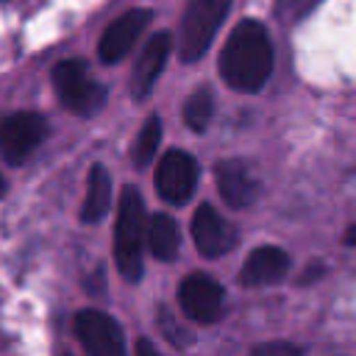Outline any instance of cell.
Wrapping results in <instances>:
<instances>
[{
    "mask_svg": "<svg viewBox=\"0 0 356 356\" xmlns=\"http://www.w3.org/2000/svg\"><path fill=\"white\" fill-rule=\"evenodd\" d=\"M273 72V42L259 19H242L220 53V75L236 92H259Z\"/></svg>",
    "mask_w": 356,
    "mask_h": 356,
    "instance_id": "1",
    "label": "cell"
},
{
    "mask_svg": "<svg viewBox=\"0 0 356 356\" xmlns=\"http://www.w3.org/2000/svg\"><path fill=\"white\" fill-rule=\"evenodd\" d=\"M147 242L145 203L136 186H122L117 225H114V261L125 281L142 278V248Z\"/></svg>",
    "mask_w": 356,
    "mask_h": 356,
    "instance_id": "2",
    "label": "cell"
},
{
    "mask_svg": "<svg viewBox=\"0 0 356 356\" xmlns=\"http://www.w3.org/2000/svg\"><path fill=\"white\" fill-rule=\"evenodd\" d=\"M228 8H231V0H192L189 3V8L184 11L181 36H178V53L184 61H197L200 56H206Z\"/></svg>",
    "mask_w": 356,
    "mask_h": 356,
    "instance_id": "3",
    "label": "cell"
},
{
    "mask_svg": "<svg viewBox=\"0 0 356 356\" xmlns=\"http://www.w3.org/2000/svg\"><path fill=\"white\" fill-rule=\"evenodd\" d=\"M53 89L58 100L75 114H95L106 103V89L92 81L86 61L81 58H64L53 67Z\"/></svg>",
    "mask_w": 356,
    "mask_h": 356,
    "instance_id": "4",
    "label": "cell"
},
{
    "mask_svg": "<svg viewBox=\"0 0 356 356\" xmlns=\"http://www.w3.org/2000/svg\"><path fill=\"white\" fill-rule=\"evenodd\" d=\"M75 337L86 356H128L122 325L100 309H81L75 314Z\"/></svg>",
    "mask_w": 356,
    "mask_h": 356,
    "instance_id": "5",
    "label": "cell"
},
{
    "mask_svg": "<svg viewBox=\"0 0 356 356\" xmlns=\"http://www.w3.org/2000/svg\"><path fill=\"white\" fill-rule=\"evenodd\" d=\"M178 306L192 323H200V325L217 323L225 309V289L211 275L192 273L178 286Z\"/></svg>",
    "mask_w": 356,
    "mask_h": 356,
    "instance_id": "6",
    "label": "cell"
},
{
    "mask_svg": "<svg viewBox=\"0 0 356 356\" xmlns=\"http://www.w3.org/2000/svg\"><path fill=\"white\" fill-rule=\"evenodd\" d=\"M47 136L44 117L33 111H17L0 120V156L8 164H22Z\"/></svg>",
    "mask_w": 356,
    "mask_h": 356,
    "instance_id": "7",
    "label": "cell"
},
{
    "mask_svg": "<svg viewBox=\"0 0 356 356\" xmlns=\"http://www.w3.org/2000/svg\"><path fill=\"white\" fill-rule=\"evenodd\" d=\"M197 175L200 170L195 156H189L186 150H167L156 170V189L161 200L172 206H184L197 189Z\"/></svg>",
    "mask_w": 356,
    "mask_h": 356,
    "instance_id": "8",
    "label": "cell"
},
{
    "mask_svg": "<svg viewBox=\"0 0 356 356\" xmlns=\"http://www.w3.org/2000/svg\"><path fill=\"white\" fill-rule=\"evenodd\" d=\"M192 239L200 256L220 259L236 245V231L214 206L200 203L192 217Z\"/></svg>",
    "mask_w": 356,
    "mask_h": 356,
    "instance_id": "9",
    "label": "cell"
},
{
    "mask_svg": "<svg viewBox=\"0 0 356 356\" xmlns=\"http://www.w3.org/2000/svg\"><path fill=\"white\" fill-rule=\"evenodd\" d=\"M153 19V11L150 8H131L125 11L122 17H117L100 36V44H97V53H100V61L103 64H117L122 61L131 47L136 44V39L142 36V31L147 28V22Z\"/></svg>",
    "mask_w": 356,
    "mask_h": 356,
    "instance_id": "10",
    "label": "cell"
},
{
    "mask_svg": "<svg viewBox=\"0 0 356 356\" xmlns=\"http://www.w3.org/2000/svg\"><path fill=\"white\" fill-rule=\"evenodd\" d=\"M170 44H172V36L167 31H159L142 47V53L136 58V67H134V75H131V92H134L136 100H145L150 95V89L156 86V81H159V75L167 64Z\"/></svg>",
    "mask_w": 356,
    "mask_h": 356,
    "instance_id": "11",
    "label": "cell"
},
{
    "mask_svg": "<svg viewBox=\"0 0 356 356\" xmlns=\"http://www.w3.org/2000/svg\"><path fill=\"white\" fill-rule=\"evenodd\" d=\"M289 273V253L281 250L278 245H261L248 253L239 281L245 286H270L278 284Z\"/></svg>",
    "mask_w": 356,
    "mask_h": 356,
    "instance_id": "12",
    "label": "cell"
},
{
    "mask_svg": "<svg viewBox=\"0 0 356 356\" xmlns=\"http://www.w3.org/2000/svg\"><path fill=\"white\" fill-rule=\"evenodd\" d=\"M214 178H217V192L222 195V200L234 209H245L256 200L259 195V184L256 178L250 175V170L236 161V159H228V161H220L214 167Z\"/></svg>",
    "mask_w": 356,
    "mask_h": 356,
    "instance_id": "13",
    "label": "cell"
},
{
    "mask_svg": "<svg viewBox=\"0 0 356 356\" xmlns=\"http://www.w3.org/2000/svg\"><path fill=\"white\" fill-rule=\"evenodd\" d=\"M111 209V175L103 164H92L89 186L81 206V222H100Z\"/></svg>",
    "mask_w": 356,
    "mask_h": 356,
    "instance_id": "14",
    "label": "cell"
},
{
    "mask_svg": "<svg viewBox=\"0 0 356 356\" xmlns=\"http://www.w3.org/2000/svg\"><path fill=\"white\" fill-rule=\"evenodd\" d=\"M147 248L159 261H172L181 250L178 222L170 214H156L147 222Z\"/></svg>",
    "mask_w": 356,
    "mask_h": 356,
    "instance_id": "15",
    "label": "cell"
},
{
    "mask_svg": "<svg viewBox=\"0 0 356 356\" xmlns=\"http://www.w3.org/2000/svg\"><path fill=\"white\" fill-rule=\"evenodd\" d=\"M211 114H214V97L211 92L203 86V89H195L186 103H184V122L195 131V134H203L211 122Z\"/></svg>",
    "mask_w": 356,
    "mask_h": 356,
    "instance_id": "16",
    "label": "cell"
},
{
    "mask_svg": "<svg viewBox=\"0 0 356 356\" xmlns=\"http://www.w3.org/2000/svg\"><path fill=\"white\" fill-rule=\"evenodd\" d=\"M159 142H161V120L159 117H150L139 136H136V145H134V164L136 167H147L153 159H156V150H159Z\"/></svg>",
    "mask_w": 356,
    "mask_h": 356,
    "instance_id": "17",
    "label": "cell"
},
{
    "mask_svg": "<svg viewBox=\"0 0 356 356\" xmlns=\"http://www.w3.org/2000/svg\"><path fill=\"white\" fill-rule=\"evenodd\" d=\"M320 0H275V14L284 22H295L300 17H306Z\"/></svg>",
    "mask_w": 356,
    "mask_h": 356,
    "instance_id": "18",
    "label": "cell"
},
{
    "mask_svg": "<svg viewBox=\"0 0 356 356\" xmlns=\"http://www.w3.org/2000/svg\"><path fill=\"white\" fill-rule=\"evenodd\" d=\"M248 356H303V348L295 342H261Z\"/></svg>",
    "mask_w": 356,
    "mask_h": 356,
    "instance_id": "19",
    "label": "cell"
},
{
    "mask_svg": "<svg viewBox=\"0 0 356 356\" xmlns=\"http://www.w3.org/2000/svg\"><path fill=\"white\" fill-rule=\"evenodd\" d=\"M159 325H161L164 337H167L172 345H181V348H184V345L189 342V334H186V331H184V328H181V325H178V323L170 317V312H167L164 306L159 309Z\"/></svg>",
    "mask_w": 356,
    "mask_h": 356,
    "instance_id": "20",
    "label": "cell"
},
{
    "mask_svg": "<svg viewBox=\"0 0 356 356\" xmlns=\"http://www.w3.org/2000/svg\"><path fill=\"white\" fill-rule=\"evenodd\" d=\"M136 356H164V353H161L150 339H145V337H142V339L136 342Z\"/></svg>",
    "mask_w": 356,
    "mask_h": 356,
    "instance_id": "21",
    "label": "cell"
},
{
    "mask_svg": "<svg viewBox=\"0 0 356 356\" xmlns=\"http://www.w3.org/2000/svg\"><path fill=\"white\" fill-rule=\"evenodd\" d=\"M345 245H350V248H356V222L345 231Z\"/></svg>",
    "mask_w": 356,
    "mask_h": 356,
    "instance_id": "22",
    "label": "cell"
},
{
    "mask_svg": "<svg viewBox=\"0 0 356 356\" xmlns=\"http://www.w3.org/2000/svg\"><path fill=\"white\" fill-rule=\"evenodd\" d=\"M6 192V181H3V175H0V195Z\"/></svg>",
    "mask_w": 356,
    "mask_h": 356,
    "instance_id": "23",
    "label": "cell"
},
{
    "mask_svg": "<svg viewBox=\"0 0 356 356\" xmlns=\"http://www.w3.org/2000/svg\"><path fill=\"white\" fill-rule=\"evenodd\" d=\"M61 356H70V353H61Z\"/></svg>",
    "mask_w": 356,
    "mask_h": 356,
    "instance_id": "24",
    "label": "cell"
}]
</instances>
